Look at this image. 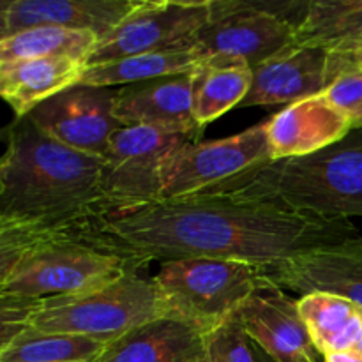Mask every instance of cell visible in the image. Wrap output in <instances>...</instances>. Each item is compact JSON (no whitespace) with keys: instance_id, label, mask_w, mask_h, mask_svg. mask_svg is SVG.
Wrapping results in <instances>:
<instances>
[{"instance_id":"6da1fadb","label":"cell","mask_w":362,"mask_h":362,"mask_svg":"<svg viewBox=\"0 0 362 362\" xmlns=\"http://www.w3.org/2000/svg\"><path fill=\"white\" fill-rule=\"evenodd\" d=\"M103 233L144 262L218 258L271 272L318 247L359 239L350 219L299 214L279 205L233 197H194L120 209L103 218Z\"/></svg>"},{"instance_id":"7a4b0ae2","label":"cell","mask_w":362,"mask_h":362,"mask_svg":"<svg viewBox=\"0 0 362 362\" xmlns=\"http://www.w3.org/2000/svg\"><path fill=\"white\" fill-rule=\"evenodd\" d=\"M103 218L0 226V296H73L147 267L106 239Z\"/></svg>"},{"instance_id":"3957f363","label":"cell","mask_w":362,"mask_h":362,"mask_svg":"<svg viewBox=\"0 0 362 362\" xmlns=\"http://www.w3.org/2000/svg\"><path fill=\"white\" fill-rule=\"evenodd\" d=\"M105 159L49 138L27 117L9 127L0 163V226L108 216Z\"/></svg>"},{"instance_id":"277c9868","label":"cell","mask_w":362,"mask_h":362,"mask_svg":"<svg viewBox=\"0 0 362 362\" xmlns=\"http://www.w3.org/2000/svg\"><path fill=\"white\" fill-rule=\"evenodd\" d=\"M205 197L260 200L315 218H362V129L315 154L269 163Z\"/></svg>"},{"instance_id":"5b68a950","label":"cell","mask_w":362,"mask_h":362,"mask_svg":"<svg viewBox=\"0 0 362 362\" xmlns=\"http://www.w3.org/2000/svg\"><path fill=\"white\" fill-rule=\"evenodd\" d=\"M163 317H172L165 296L154 276L151 278L145 267H138L88 292L41 299L30 327L87 336L110 345Z\"/></svg>"},{"instance_id":"8992f818","label":"cell","mask_w":362,"mask_h":362,"mask_svg":"<svg viewBox=\"0 0 362 362\" xmlns=\"http://www.w3.org/2000/svg\"><path fill=\"white\" fill-rule=\"evenodd\" d=\"M308 7L310 2L292 0H212L209 23L182 46L197 49L205 60L257 67L296 46V27Z\"/></svg>"},{"instance_id":"52a82bcc","label":"cell","mask_w":362,"mask_h":362,"mask_svg":"<svg viewBox=\"0 0 362 362\" xmlns=\"http://www.w3.org/2000/svg\"><path fill=\"white\" fill-rule=\"evenodd\" d=\"M154 279L172 317L209 332L235 315L269 281V276L264 269L244 262L177 258L161 262Z\"/></svg>"},{"instance_id":"ba28073f","label":"cell","mask_w":362,"mask_h":362,"mask_svg":"<svg viewBox=\"0 0 362 362\" xmlns=\"http://www.w3.org/2000/svg\"><path fill=\"white\" fill-rule=\"evenodd\" d=\"M272 161L265 122L223 140L189 141L170 159L159 202L214 194Z\"/></svg>"},{"instance_id":"9c48e42d","label":"cell","mask_w":362,"mask_h":362,"mask_svg":"<svg viewBox=\"0 0 362 362\" xmlns=\"http://www.w3.org/2000/svg\"><path fill=\"white\" fill-rule=\"evenodd\" d=\"M189 141L197 140L152 127H122L117 131L103 168V191L113 211L161 200L166 166Z\"/></svg>"},{"instance_id":"30bf717a","label":"cell","mask_w":362,"mask_h":362,"mask_svg":"<svg viewBox=\"0 0 362 362\" xmlns=\"http://www.w3.org/2000/svg\"><path fill=\"white\" fill-rule=\"evenodd\" d=\"M211 14L212 0H141L122 23L99 39L87 66L180 48L194 32L209 23Z\"/></svg>"},{"instance_id":"8fae6325","label":"cell","mask_w":362,"mask_h":362,"mask_svg":"<svg viewBox=\"0 0 362 362\" xmlns=\"http://www.w3.org/2000/svg\"><path fill=\"white\" fill-rule=\"evenodd\" d=\"M117 88L76 83L35 106L27 119L59 144L105 159L113 134L122 129L115 119Z\"/></svg>"},{"instance_id":"7c38bea8","label":"cell","mask_w":362,"mask_h":362,"mask_svg":"<svg viewBox=\"0 0 362 362\" xmlns=\"http://www.w3.org/2000/svg\"><path fill=\"white\" fill-rule=\"evenodd\" d=\"M349 67L343 53L296 45L253 67V85L239 108L292 105L320 95Z\"/></svg>"},{"instance_id":"4fadbf2b","label":"cell","mask_w":362,"mask_h":362,"mask_svg":"<svg viewBox=\"0 0 362 362\" xmlns=\"http://www.w3.org/2000/svg\"><path fill=\"white\" fill-rule=\"evenodd\" d=\"M237 313L251 341L276 362H324L300 318L297 300L271 279Z\"/></svg>"},{"instance_id":"5bb4252c","label":"cell","mask_w":362,"mask_h":362,"mask_svg":"<svg viewBox=\"0 0 362 362\" xmlns=\"http://www.w3.org/2000/svg\"><path fill=\"white\" fill-rule=\"evenodd\" d=\"M194 73H180L117 88L115 119L124 127H152L198 140L204 127L193 113Z\"/></svg>"},{"instance_id":"9a60e30c","label":"cell","mask_w":362,"mask_h":362,"mask_svg":"<svg viewBox=\"0 0 362 362\" xmlns=\"http://www.w3.org/2000/svg\"><path fill=\"white\" fill-rule=\"evenodd\" d=\"M141 0H7L2 2L0 39L34 27L92 32L103 39L122 23Z\"/></svg>"},{"instance_id":"2e32d148","label":"cell","mask_w":362,"mask_h":362,"mask_svg":"<svg viewBox=\"0 0 362 362\" xmlns=\"http://www.w3.org/2000/svg\"><path fill=\"white\" fill-rule=\"evenodd\" d=\"M267 276L279 288L299 297L332 293L362 308V237L308 251Z\"/></svg>"},{"instance_id":"e0dca14e","label":"cell","mask_w":362,"mask_h":362,"mask_svg":"<svg viewBox=\"0 0 362 362\" xmlns=\"http://www.w3.org/2000/svg\"><path fill=\"white\" fill-rule=\"evenodd\" d=\"M274 161L304 158L338 144L354 129L324 94L286 105L265 122Z\"/></svg>"},{"instance_id":"ac0fdd59","label":"cell","mask_w":362,"mask_h":362,"mask_svg":"<svg viewBox=\"0 0 362 362\" xmlns=\"http://www.w3.org/2000/svg\"><path fill=\"white\" fill-rule=\"evenodd\" d=\"M205 334L182 318L163 317L110 343L98 362H204Z\"/></svg>"},{"instance_id":"d6986e66","label":"cell","mask_w":362,"mask_h":362,"mask_svg":"<svg viewBox=\"0 0 362 362\" xmlns=\"http://www.w3.org/2000/svg\"><path fill=\"white\" fill-rule=\"evenodd\" d=\"M87 64L73 59H30L0 62V94L16 119L80 81Z\"/></svg>"},{"instance_id":"ffe728a7","label":"cell","mask_w":362,"mask_h":362,"mask_svg":"<svg viewBox=\"0 0 362 362\" xmlns=\"http://www.w3.org/2000/svg\"><path fill=\"white\" fill-rule=\"evenodd\" d=\"M315 349L322 357L354 350L362 331V308L332 293H308L297 299Z\"/></svg>"},{"instance_id":"44dd1931","label":"cell","mask_w":362,"mask_h":362,"mask_svg":"<svg viewBox=\"0 0 362 362\" xmlns=\"http://www.w3.org/2000/svg\"><path fill=\"white\" fill-rule=\"evenodd\" d=\"M204 62L205 59L197 49L180 46V48L140 53V55L124 57L112 62L87 66L78 83L106 88H115L117 85L127 87V85L144 83V81L173 76V74L191 73V71H197Z\"/></svg>"},{"instance_id":"7402d4cb","label":"cell","mask_w":362,"mask_h":362,"mask_svg":"<svg viewBox=\"0 0 362 362\" xmlns=\"http://www.w3.org/2000/svg\"><path fill=\"white\" fill-rule=\"evenodd\" d=\"M253 67L240 62L205 60L194 73L193 113L202 127L219 119L250 94Z\"/></svg>"},{"instance_id":"603a6c76","label":"cell","mask_w":362,"mask_h":362,"mask_svg":"<svg viewBox=\"0 0 362 362\" xmlns=\"http://www.w3.org/2000/svg\"><path fill=\"white\" fill-rule=\"evenodd\" d=\"M362 37V0H313L296 27L297 46L346 52Z\"/></svg>"},{"instance_id":"cb8c5ba5","label":"cell","mask_w":362,"mask_h":362,"mask_svg":"<svg viewBox=\"0 0 362 362\" xmlns=\"http://www.w3.org/2000/svg\"><path fill=\"white\" fill-rule=\"evenodd\" d=\"M99 37L62 27H34L0 39V62L30 59H73L87 64Z\"/></svg>"},{"instance_id":"d4e9b609","label":"cell","mask_w":362,"mask_h":362,"mask_svg":"<svg viewBox=\"0 0 362 362\" xmlns=\"http://www.w3.org/2000/svg\"><path fill=\"white\" fill-rule=\"evenodd\" d=\"M106 346L87 336L27 327L6 345H0V362H98Z\"/></svg>"},{"instance_id":"484cf974","label":"cell","mask_w":362,"mask_h":362,"mask_svg":"<svg viewBox=\"0 0 362 362\" xmlns=\"http://www.w3.org/2000/svg\"><path fill=\"white\" fill-rule=\"evenodd\" d=\"M204 362H257L253 341L247 336L239 313L205 334Z\"/></svg>"},{"instance_id":"4316f807","label":"cell","mask_w":362,"mask_h":362,"mask_svg":"<svg viewBox=\"0 0 362 362\" xmlns=\"http://www.w3.org/2000/svg\"><path fill=\"white\" fill-rule=\"evenodd\" d=\"M324 95L349 117L354 129H362V67L343 71Z\"/></svg>"},{"instance_id":"83f0119b","label":"cell","mask_w":362,"mask_h":362,"mask_svg":"<svg viewBox=\"0 0 362 362\" xmlns=\"http://www.w3.org/2000/svg\"><path fill=\"white\" fill-rule=\"evenodd\" d=\"M324 362H362V357L357 356L354 350L349 352H336L324 356Z\"/></svg>"},{"instance_id":"f1b7e54d","label":"cell","mask_w":362,"mask_h":362,"mask_svg":"<svg viewBox=\"0 0 362 362\" xmlns=\"http://www.w3.org/2000/svg\"><path fill=\"white\" fill-rule=\"evenodd\" d=\"M339 53H343V55L350 60V64H352V66L362 67V37L352 46V48H349L346 52H339Z\"/></svg>"},{"instance_id":"f546056e","label":"cell","mask_w":362,"mask_h":362,"mask_svg":"<svg viewBox=\"0 0 362 362\" xmlns=\"http://www.w3.org/2000/svg\"><path fill=\"white\" fill-rule=\"evenodd\" d=\"M253 352H255V359H257V362H276L271 356H269V354H265L264 350H262L258 345H255V343H253Z\"/></svg>"},{"instance_id":"4dcf8cb0","label":"cell","mask_w":362,"mask_h":362,"mask_svg":"<svg viewBox=\"0 0 362 362\" xmlns=\"http://www.w3.org/2000/svg\"><path fill=\"white\" fill-rule=\"evenodd\" d=\"M354 352H356L357 356L362 357V331H361V334H359V339H357L356 346H354Z\"/></svg>"}]
</instances>
